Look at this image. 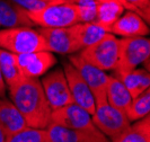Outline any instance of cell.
<instances>
[{"label": "cell", "instance_id": "cell-22", "mask_svg": "<svg viewBox=\"0 0 150 142\" xmlns=\"http://www.w3.org/2000/svg\"><path fill=\"white\" fill-rule=\"evenodd\" d=\"M112 142H150V114L135 121Z\"/></svg>", "mask_w": 150, "mask_h": 142}, {"label": "cell", "instance_id": "cell-14", "mask_svg": "<svg viewBox=\"0 0 150 142\" xmlns=\"http://www.w3.org/2000/svg\"><path fill=\"white\" fill-rule=\"evenodd\" d=\"M110 33L121 37H144L150 34V27L139 14L128 10L111 26Z\"/></svg>", "mask_w": 150, "mask_h": 142}, {"label": "cell", "instance_id": "cell-23", "mask_svg": "<svg viewBox=\"0 0 150 142\" xmlns=\"http://www.w3.org/2000/svg\"><path fill=\"white\" fill-rule=\"evenodd\" d=\"M148 114H150V87L132 99V103L127 112L131 122L140 120Z\"/></svg>", "mask_w": 150, "mask_h": 142}, {"label": "cell", "instance_id": "cell-10", "mask_svg": "<svg viewBox=\"0 0 150 142\" xmlns=\"http://www.w3.org/2000/svg\"><path fill=\"white\" fill-rule=\"evenodd\" d=\"M63 71L67 78L72 102L93 115L95 112V98L88 85L70 62H66L63 64Z\"/></svg>", "mask_w": 150, "mask_h": 142}, {"label": "cell", "instance_id": "cell-30", "mask_svg": "<svg viewBox=\"0 0 150 142\" xmlns=\"http://www.w3.org/2000/svg\"><path fill=\"white\" fill-rule=\"evenodd\" d=\"M98 1H105V0H98ZM114 1H117V2H121V4H122V5L124 6V7H125V9H127V10H132V11H133V9H132V7H131L130 5H128V4H127V2L124 1V0H114Z\"/></svg>", "mask_w": 150, "mask_h": 142}, {"label": "cell", "instance_id": "cell-26", "mask_svg": "<svg viewBox=\"0 0 150 142\" xmlns=\"http://www.w3.org/2000/svg\"><path fill=\"white\" fill-rule=\"evenodd\" d=\"M26 11H34L50 5L54 0H10Z\"/></svg>", "mask_w": 150, "mask_h": 142}, {"label": "cell", "instance_id": "cell-18", "mask_svg": "<svg viewBox=\"0 0 150 142\" xmlns=\"http://www.w3.org/2000/svg\"><path fill=\"white\" fill-rule=\"evenodd\" d=\"M114 76L135 98L143 90L150 87V72L146 69H134L131 71H114Z\"/></svg>", "mask_w": 150, "mask_h": 142}, {"label": "cell", "instance_id": "cell-17", "mask_svg": "<svg viewBox=\"0 0 150 142\" xmlns=\"http://www.w3.org/2000/svg\"><path fill=\"white\" fill-rule=\"evenodd\" d=\"M71 28L77 43L80 46V51L87 46L97 43L107 33H110V30L99 25L97 22L78 23L72 25Z\"/></svg>", "mask_w": 150, "mask_h": 142}, {"label": "cell", "instance_id": "cell-33", "mask_svg": "<svg viewBox=\"0 0 150 142\" xmlns=\"http://www.w3.org/2000/svg\"><path fill=\"white\" fill-rule=\"evenodd\" d=\"M64 1H69V2H74V4H75L77 0H64Z\"/></svg>", "mask_w": 150, "mask_h": 142}, {"label": "cell", "instance_id": "cell-3", "mask_svg": "<svg viewBox=\"0 0 150 142\" xmlns=\"http://www.w3.org/2000/svg\"><path fill=\"white\" fill-rule=\"evenodd\" d=\"M0 49L14 54L47 51L41 33L32 27L0 30Z\"/></svg>", "mask_w": 150, "mask_h": 142}, {"label": "cell", "instance_id": "cell-6", "mask_svg": "<svg viewBox=\"0 0 150 142\" xmlns=\"http://www.w3.org/2000/svg\"><path fill=\"white\" fill-rule=\"evenodd\" d=\"M150 58V40L147 37L119 38V60L114 71H131Z\"/></svg>", "mask_w": 150, "mask_h": 142}, {"label": "cell", "instance_id": "cell-19", "mask_svg": "<svg viewBox=\"0 0 150 142\" xmlns=\"http://www.w3.org/2000/svg\"><path fill=\"white\" fill-rule=\"evenodd\" d=\"M106 98L108 104L124 113L128 112L133 99L129 90L125 88V86L115 76H110L108 78Z\"/></svg>", "mask_w": 150, "mask_h": 142}, {"label": "cell", "instance_id": "cell-21", "mask_svg": "<svg viewBox=\"0 0 150 142\" xmlns=\"http://www.w3.org/2000/svg\"><path fill=\"white\" fill-rule=\"evenodd\" d=\"M125 10H127L125 7L117 1L114 0L98 1L97 17L95 22H97L99 25L104 26L110 30L111 26L120 18Z\"/></svg>", "mask_w": 150, "mask_h": 142}, {"label": "cell", "instance_id": "cell-1", "mask_svg": "<svg viewBox=\"0 0 150 142\" xmlns=\"http://www.w3.org/2000/svg\"><path fill=\"white\" fill-rule=\"evenodd\" d=\"M10 100L21 112L27 125L34 129H46L51 123L52 110L45 97L38 78H24L9 88Z\"/></svg>", "mask_w": 150, "mask_h": 142}, {"label": "cell", "instance_id": "cell-5", "mask_svg": "<svg viewBox=\"0 0 150 142\" xmlns=\"http://www.w3.org/2000/svg\"><path fill=\"white\" fill-rule=\"evenodd\" d=\"M79 55L103 71H114L119 60V38L107 33L97 43L83 49Z\"/></svg>", "mask_w": 150, "mask_h": 142}, {"label": "cell", "instance_id": "cell-25", "mask_svg": "<svg viewBox=\"0 0 150 142\" xmlns=\"http://www.w3.org/2000/svg\"><path fill=\"white\" fill-rule=\"evenodd\" d=\"M75 4L78 8L79 23H90L96 20L98 0H77Z\"/></svg>", "mask_w": 150, "mask_h": 142}, {"label": "cell", "instance_id": "cell-9", "mask_svg": "<svg viewBox=\"0 0 150 142\" xmlns=\"http://www.w3.org/2000/svg\"><path fill=\"white\" fill-rule=\"evenodd\" d=\"M51 123L76 130H98L93 123L91 114L75 103L68 104L59 110L52 111Z\"/></svg>", "mask_w": 150, "mask_h": 142}, {"label": "cell", "instance_id": "cell-15", "mask_svg": "<svg viewBox=\"0 0 150 142\" xmlns=\"http://www.w3.org/2000/svg\"><path fill=\"white\" fill-rule=\"evenodd\" d=\"M0 127L8 139L26 127V121L11 100L0 98Z\"/></svg>", "mask_w": 150, "mask_h": 142}, {"label": "cell", "instance_id": "cell-28", "mask_svg": "<svg viewBox=\"0 0 150 142\" xmlns=\"http://www.w3.org/2000/svg\"><path fill=\"white\" fill-rule=\"evenodd\" d=\"M139 15L142 17V19L147 23V25L150 27V5L148 7H146L143 10H141V13Z\"/></svg>", "mask_w": 150, "mask_h": 142}, {"label": "cell", "instance_id": "cell-7", "mask_svg": "<svg viewBox=\"0 0 150 142\" xmlns=\"http://www.w3.org/2000/svg\"><path fill=\"white\" fill-rule=\"evenodd\" d=\"M41 83L52 111L74 103L63 69L57 68L51 72H46L42 77Z\"/></svg>", "mask_w": 150, "mask_h": 142}, {"label": "cell", "instance_id": "cell-31", "mask_svg": "<svg viewBox=\"0 0 150 142\" xmlns=\"http://www.w3.org/2000/svg\"><path fill=\"white\" fill-rule=\"evenodd\" d=\"M0 142H8V138L1 130V127H0Z\"/></svg>", "mask_w": 150, "mask_h": 142}, {"label": "cell", "instance_id": "cell-27", "mask_svg": "<svg viewBox=\"0 0 150 142\" xmlns=\"http://www.w3.org/2000/svg\"><path fill=\"white\" fill-rule=\"evenodd\" d=\"M124 1L132 7L133 11H135L137 14H140L141 10L150 5V0H124Z\"/></svg>", "mask_w": 150, "mask_h": 142}, {"label": "cell", "instance_id": "cell-12", "mask_svg": "<svg viewBox=\"0 0 150 142\" xmlns=\"http://www.w3.org/2000/svg\"><path fill=\"white\" fill-rule=\"evenodd\" d=\"M43 36L47 51L59 54H74L80 52L71 26L62 28H38Z\"/></svg>", "mask_w": 150, "mask_h": 142}, {"label": "cell", "instance_id": "cell-11", "mask_svg": "<svg viewBox=\"0 0 150 142\" xmlns=\"http://www.w3.org/2000/svg\"><path fill=\"white\" fill-rule=\"evenodd\" d=\"M16 60L23 76L26 78L42 77L57 63L54 54L50 51L16 54Z\"/></svg>", "mask_w": 150, "mask_h": 142}, {"label": "cell", "instance_id": "cell-13", "mask_svg": "<svg viewBox=\"0 0 150 142\" xmlns=\"http://www.w3.org/2000/svg\"><path fill=\"white\" fill-rule=\"evenodd\" d=\"M45 130L51 142H111L99 130H76L52 123Z\"/></svg>", "mask_w": 150, "mask_h": 142}, {"label": "cell", "instance_id": "cell-16", "mask_svg": "<svg viewBox=\"0 0 150 142\" xmlns=\"http://www.w3.org/2000/svg\"><path fill=\"white\" fill-rule=\"evenodd\" d=\"M0 25L5 28L34 26L27 11L10 0H0Z\"/></svg>", "mask_w": 150, "mask_h": 142}, {"label": "cell", "instance_id": "cell-8", "mask_svg": "<svg viewBox=\"0 0 150 142\" xmlns=\"http://www.w3.org/2000/svg\"><path fill=\"white\" fill-rule=\"evenodd\" d=\"M69 62L79 71L83 80L88 85V87L94 95L95 103L107 99L106 98V89H107L110 76L106 75L105 71L90 64L89 62L83 60L79 54L69 55Z\"/></svg>", "mask_w": 150, "mask_h": 142}, {"label": "cell", "instance_id": "cell-32", "mask_svg": "<svg viewBox=\"0 0 150 142\" xmlns=\"http://www.w3.org/2000/svg\"><path fill=\"white\" fill-rule=\"evenodd\" d=\"M143 67H144L146 70H148V71L150 72V58L149 59H147V60L143 62Z\"/></svg>", "mask_w": 150, "mask_h": 142}, {"label": "cell", "instance_id": "cell-24", "mask_svg": "<svg viewBox=\"0 0 150 142\" xmlns=\"http://www.w3.org/2000/svg\"><path fill=\"white\" fill-rule=\"evenodd\" d=\"M8 142H51L45 129L26 127L8 139Z\"/></svg>", "mask_w": 150, "mask_h": 142}, {"label": "cell", "instance_id": "cell-20", "mask_svg": "<svg viewBox=\"0 0 150 142\" xmlns=\"http://www.w3.org/2000/svg\"><path fill=\"white\" fill-rule=\"evenodd\" d=\"M0 72L8 89L16 86L25 78L18 67L16 54L4 49H0Z\"/></svg>", "mask_w": 150, "mask_h": 142}, {"label": "cell", "instance_id": "cell-34", "mask_svg": "<svg viewBox=\"0 0 150 142\" xmlns=\"http://www.w3.org/2000/svg\"><path fill=\"white\" fill-rule=\"evenodd\" d=\"M0 28H1V25H0Z\"/></svg>", "mask_w": 150, "mask_h": 142}, {"label": "cell", "instance_id": "cell-4", "mask_svg": "<svg viewBox=\"0 0 150 142\" xmlns=\"http://www.w3.org/2000/svg\"><path fill=\"white\" fill-rule=\"evenodd\" d=\"M91 119L94 125L111 142L119 138L131 125L127 113L113 107L108 104L107 99L95 103V112Z\"/></svg>", "mask_w": 150, "mask_h": 142}, {"label": "cell", "instance_id": "cell-29", "mask_svg": "<svg viewBox=\"0 0 150 142\" xmlns=\"http://www.w3.org/2000/svg\"><path fill=\"white\" fill-rule=\"evenodd\" d=\"M6 96V83L0 72V98H4Z\"/></svg>", "mask_w": 150, "mask_h": 142}, {"label": "cell", "instance_id": "cell-2", "mask_svg": "<svg viewBox=\"0 0 150 142\" xmlns=\"http://www.w3.org/2000/svg\"><path fill=\"white\" fill-rule=\"evenodd\" d=\"M27 14L33 24L41 28L70 27L79 23L76 4L64 0H54L44 8L27 11Z\"/></svg>", "mask_w": 150, "mask_h": 142}]
</instances>
